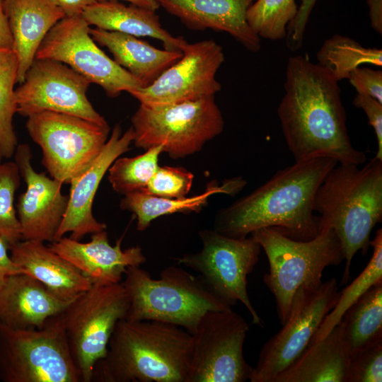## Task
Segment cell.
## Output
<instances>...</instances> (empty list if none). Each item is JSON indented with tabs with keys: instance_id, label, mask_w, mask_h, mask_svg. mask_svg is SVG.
Instances as JSON below:
<instances>
[{
	"instance_id": "obj_1",
	"label": "cell",
	"mask_w": 382,
	"mask_h": 382,
	"mask_svg": "<svg viewBox=\"0 0 382 382\" xmlns=\"http://www.w3.org/2000/svg\"><path fill=\"white\" fill-rule=\"evenodd\" d=\"M338 82L307 55L289 58L284 94L277 112L295 161L324 156L337 164L366 163L365 154L353 146L349 137Z\"/></svg>"
},
{
	"instance_id": "obj_2",
	"label": "cell",
	"mask_w": 382,
	"mask_h": 382,
	"mask_svg": "<svg viewBox=\"0 0 382 382\" xmlns=\"http://www.w3.org/2000/svg\"><path fill=\"white\" fill-rule=\"evenodd\" d=\"M337 164L332 158L318 156L277 170L253 192L220 209L214 229L234 238L248 237L262 228L299 241L315 238L320 231L313 210L315 195Z\"/></svg>"
},
{
	"instance_id": "obj_3",
	"label": "cell",
	"mask_w": 382,
	"mask_h": 382,
	"mask_svg": "<svg viewBox=\"0 0 382 382\" xmlns=\"http://www.w3.org/2000/svg\"><path fill=\"white\" fill-rule=\"evenodd\" d=\"M192 352V335L185 329L158 320L124 318L117 323L93 381L186 382Z\"/></svg>"
},
{
	"instance_id": "obj_4",
	"label": "cell",
	"mask_w": 382,
	"mask_h": 382,
	"mask_svg": "<svg viewBox=\"0 0 382 382\" xmlns=\"http://www.w3.org/2000/svg\"><path fill=\"white\" fill-rule=\"evenodd\" d=\"M359 166L337 164L319 185L313 203L320 228H332L340 240L345 260L342 285L349 279L354 256L366 254L371 231L382 221V160L374 157Z\"/></svg>"
},
{
	"instance_id": "obj_5",
	"label": "cell",
	"mask_w": 382,
	"mask_h": 382,
	"mask_svg": "<svg viewBox=\"0 0 382 382\" xmlns=\"http://www.w3.org/2000/svg\"><path fill=\"white\" fill-rule=\"evenodd\" d=\"M124 276L121 283L129 298L125 318L129 320L165 322L192 334L207 312L232 309L198 275L180 266L166 267L158 279L152 278L140 266H129Z\"/></svg>"
},
{
	"instance_id": "obj_6",
	"label": "cell",
	"mask_w": 382,
	"mask_h": 382,
	"mask_svg": "<svg viewBox=\"0 0 382 382\" xmlns=\"http://www.w3.org/2000/svg\"><path fill=\"white\" fill-rule=\"evenodd\" d=\"M250 236L267 257L269 272L263 281L275 298L282 325L289 318L296 291L320 286L324 270L344 260L340 240L328 226L321 227L318 235L308 241L291 238L272 228L257 229Z\"/></svg>"
},
{
	"instance_id": "obj_7",
	"label": "cell",
	"mask_w": 382,
	"mask_h": 382,
	"mask_svg": "<svg viewBox=\"0 0 382 382\" xmlns=\"http://www.w3.org/2000/svg\"><path fill=\"white\" fill-rule=\"evenodd\" d=\"M131 122L136 147L161 146L173 159L200 151L224 127L215 97L156 107L140 104Z\"/></svg>"
},
{
	"instance_id": "obj_8",
	"label": "cell",
	"mask_w": 382,
	"mask_h": 382,
	"mask_svg": "<svg viewBox=\"0 0 382 382\" xmlns=\"http://www.w3.org/2000/svg\"><path fill=\"white\" fill-rule=\"evenodd\" d=\"M61 313L50 318L40 328L14 329L0 323L2 381H81Z\"/></svg>"
},
{
	"instance_id": "obj_9",
	"label": "cell",
	"mask_w": 382,
	"mask_h": 382,
	"mask_svg": "<svg viewBox=\"0 0 382 382\" xmlns=\"http://www.w3.org/2000/svg\"><path fill=\"white\" fill-rule=\"evenodd\" d=\"M129 301L121 282L92 284L61 313L69 347L81 382L93 381L97 363L108 352L117 323L126 318Z\"/></svg>"
},
{
	"instance_id": "obj_10",
	"label": "cell",
	"mask_w": 382,
	"mask_h": 382,
	"mask_svg": "<svg viewBox=\"0 0 382 382\" xmlns=\"http://www.w3.org/2000/svg\"><path fill=\"white\" fill-rule=\"evenodd\" d=\"M198 236L201 250L175 258L177 264L197 272L209 289L229 306L241 302L253 323L262 327L247 290V277L259 261L260 245L250 236L234 238L214 229L200 230Z\"/></svg>"
},
{
	"instance_id": "obj_11",
	"label": "cell",
	"mask_w": 382,
	"mask_h": 382,
	"mask_svg": "<svg viewBox=\"0 0 382 382\" xmlns=\"http://www.w3.org/2000/svg\"><path fill=\"white\" fill-rule=\"evenodd\" d=\"M29 136L42 150V164L50 177L63 184L85 170L105 144L110 127L50 111L28 117Z\"/></svg>"
},
{
	"instance_id": "obj_12",
	"label": "cell",
	"mask_w": 382,
	"mask_h": 382,
	"mask_svg": "<svg viewBox=\"0 0 382 382\" xmlns=\"http://www.w3.org/2000/svg\"><path fill=\"white\" fill-rule=\"evenodd\" d=\"M249 325L232 309L207 312L192 335L186 382H245L253 368L243 355Z\"/></svg>"
},
{
	"instance_id": "obj_13",
	"label": "cell",
	"mask_w": 382,
	"mask_h": 382,
	"mask_svg": "<svg viewBox=\"0 0 382 382\" xmlns=\"http://www.w3.org/2000/svg\"><path fill=\"white\" fill-rule=\"evenodd\" d=\"M332 277L318 287L301 286L293 299L290 314L282 328L262 347L250 382H273L309 345L339 296Z\"/></svg>"
},
{
	"instance_id": "obj_14",
	"label": "cell",
	"mask_w": 382,
	"mask_h": 382,
	"mask_svg": "<svg viewBox=\"0 0 382 382\" xmlns=\"http://www.w3.org/2000/svg\"><path fill=\"white\" fill-rule=\"evenodd\" d=\"M82 15L64 16L47 33L35 58L61 62L100 86L109 97L144 88L142 83L110 58L89 33Z\"/></svg>"
},
{
	"instance_id": "obj_15",
	"label": "cell",
	"mask_w": 382,
	"mask_h": 382,
	"mask_svg": "<svg viewBox=\"0 0 382 382\" xmlns=\"http://www.w3.org/2000/svg\"><path fill=\"white\" fill-rule=\"evenodd\" d=\"M90 83L61 62L35 58L24 81L15 89L17 112L28 117L43 111L55 112L109 127L86 96Z\"/></svg>"
},
{
	"instance_id": "obj_16",
	"label": "cell",
	"mask_w": 382,
	"mask_h": 382,
	"mask_svg": "<svg viewBox=\"0 0 382 382\" xmlns=\"http://www.w3.org/2000/svg\"><path fill=\"white\" fill-rule=\"evenodd\" d=\"M181 51L182 57L151 85L129 93L149 107L215 97L221 88L216 74L225 60L221 46L213 40L186 42Z\"/></svg>"
},
{
	"instance_id": "obj_17",
	"label": "cell",
	"mask_w": 382,
	"mask_h": 382,
	"mask_svg": "<svg viewBox=\"0 0 382 382\" xmlns=\"http://www.w3.org/2000/svg\"><path fill=\"white\" fill-rule=\"evenodd\" d=\"M21 178L26 185L16 203L22 240L50 243L66 211L69 195L62 192V183L35 171L32 165V151L26 144L18 145L14 154Z\"/></svg>"
},
{
	"instance_id": "obj_18",
	"label": "cell",
	"mask_w": 382,
	"mask_h": 382,
	"mask_svg": "<svg viewBox=\"0 0 382 382\" xmlns=\"http://www.w3.org/2000/svg\"><path fill=\"white\" fill-rule=\"evenodd\" d=\"M134 132L132 127L124 133L120 125L112 129L100 153L91 165L72 179L66 211L56 234V241L70 233V238L80 241L87 234L106 229L93 214V204L99 185L112 163L130 150Z\"/></svg>"
},
{
	"instance_id": "obj_19",
	"label": "cell",
	"mask_w": 382,
	"mask_h": 382,
	"mask_svg": "<svg viewBox=\"0 0 382 382\" xmlns=\"http://www.w3.org/2000/svg\"><path fill=\"white\" fill-rule=\"evenodd\" d=\"M122 237L111 245L105 229L92 233L87 243L63 236L49 246L72 263L93 284H109L121 282L128 267L140 266L146 261L140 246L122 249Z\"/></svg>"
},
{
	"instance_id": "obj_20",
	"label": "cell",
	"mask_w": 382,
	"mask_h": 382,
	"mask_svg": "<svg viewBox=\"0 0 382 382\" xmlns=\"http://www.w3.org/2000/svg\"><path fill=\"white\" fill-rule=\"evenodd\" d=\"M187 28L228 33L247 50L260 49V38L248 23V8L255 0H156Z\"/></svg>"
},
{
	"instance_id": "obj_21",
	"label": "cell",
	"mask_w": 382,
	"mask_h": 382,
	"mask_svg": "<svg viewBox=\"0 0 382 382\" xmlns=\"http://www.w3.org/2000/svg\"><path fill=\"white\" fill-rule=\"evenodd\" d=\"M69 303L26 273L12 274L0 280V323L11 328H40Z\"/></svg>"
},
{
	"instance_id": "obj_22",
	"label": "cell",
	"mask_w": 382,
	"mask_h": 382,
	"mask_svg": "<svg viewBox=\"0 0 382 382\" xmlns=\"http://www.w3.org/2000/svg\"><path fill=\"white\" fill-rule=\"evenodd\" d=\"M12 260L59 299L71 302L88 290L92 282L72 263L44 242L21 240L9 247Z\"/></svg>"
},
{
	"instance_id": "obj_23",
	"label": "cell",
	"mask_w": 382,
	"mask_h": 382,
	"mask_svg": "<svg viewBox=\"0 0 382 382\" xmlns=\"http://www.w3.org/2000/svg\"><path fill=\"white\" fill-rule=\"evenodd\" d=\"M2 4L18 62L16 82L21 83L43 39L65 14L45 0H2Z\"/></svg>"
},
{
	"instance_id": "obj_24",
	"label": "cell",
	"mask_w": 382,
	"mask_h": 382,
	"mask_svg": "<svg viewBox=\"0 0 382 382\" xmlns=\"http://www.w3.org/2000/svg\"><path fill=\"white\" fill-rule=\"evenodd\" d=\"M95 42L108 49L114 60L139 80L144 87L151 85L183 56L180 50L158 49L134 35L91 28Z\"/></svg>"
},
{
	"instance_id": "obj_25",
	"label": "cell",
	"mask_w": 382,
	"mask_h": 382,
	"mask_svg": "<svg viewBox=\"0 0 382 382\" xmlns=\"http://www.w3.org/2000/svg\"><path fill=\"white\" fill-rule=\"evenodd\" d=\"M349 361L337 323L322 340L310 343L273 382H345Z\"/></svg>"
},
{
	"instance_id": "obj_26",
	"label": "cell",
	"mask_w": 382,
	"mask_h": 382,
	"mask_svg": "<svg viewBox=\"0 0 382 382\" xmlns=\"http://www.w3.org/2000/svg\"><path fill=\"white\" fill-rule=\"evenodd\" d=\"M82 16L91 25L135 37H149L162 42L168 50H180L187 42L164 29L155 11L135 5L126 6L117 1L96 2L87 7Z\"/></svg>"
},
{
	"instance_id": "obj_27",
	"label": "cell",
	"mask_w": 382,
	"mask_h": 382,
	"mask_svg": "<svg viewBox=\"0 0 382 382\" xmlns=\"http://www.w3.org/2000/svg\"><path fill=\"white\" fill-rule=\"evenodd\" d=\"M246 183V180L241 176L226 179L221 185L212 180L207 184L203 192L180 198L161 197L139 190L125 195L120 200V207L133 213L137 218V229L144 231L154 219L161 216L200 212L207 204L208 199L215 194L235 196L243 190Z\"/></svg>"
},
{
	"instance_id": "obj_28",
	"label": "cell",
	"mask_w": 382,
	"mask_h": 382,
	"mask_svg": "<svg viewBox=\"0 0 382 382\" xmlns=\"http://www.w3.org/2000/svg\"><path fill=\"white\" fill-rule=\"evenodd\" d=\"M338 323L349 358L382 340V281L371 286L352 304Z\"/></svg>"
},
{
	"instance_id": "obj_29",
	"label": "cell",
	"mask_w": 382,
	"mask_h": 382,
	"mask_svg": "<svg viewBox=\"0 0 382 382\" xmlns=\"http://www.w3.org/2000/svg\"><path fill=\"white\" fill-rule=\"evenodd\" d=\"M318 64L337 81L362 64L382 66V50L366 47L352 38L334 35L324 41L316 54Z\"/></svg>"
},
{
	"instance_id": "obj_30",
	"label": "cell",
	"mask_w": 382,
	"mask_h": 382,
	"mask_svg": "<svg viewBox=\"0 0 382 382\" xmlns=\"http://www.w3.org/2000/svg\"><path fill=\"white\" fill-rule=\"evenodd\" d=\"M370 246L373 248V253L367 265L351 284L339 293L334 307L324 318L310 343L325 337L339 323L343 314L352 304L371 286L382 281L381 228L376 232L374 238L370 241Z\"/></svg>"
},
{
	"instance_id": "obj_31",
	"label": "cell",
	"mask_w": 382,
	"mask_h": 382,
	"mask_svg": "<svg viewBox=\"0 0 382 382\" xmlns=\"http://www.w3.org/2000/svg\"><path fill=\"white\" fill-rule=\"evenodd\" d=\"M17 71L13 50L0 49V151L5 158L13 157L18 145L13 125L17 112L14 89Z\"/></svg>"
},
{
	"instance_id": "obj_32",
	"label": "cell",
	"mask_w": 382,
	"mask_h": 382,
	"mask_svg": "<svg viewBox=\"0 0 382 382\" xmlns=\"http://www.w3.org/2000/svg\"><path fill=\"white\" fill-rule=\"evenodd\" d=\"M161 146H154L134 157H119L108 169V180L117 193L123 195L144 190L158 168Z\"/></svg>"
},
{
	"instance_id": "obj_33",
	"label": "cell",
	"mask_w": 382,
	"mask_h": 382,
	"mask_svg": "<svg viewBox=\"0 0 382 382\" xmlns=\"http://www.w3.org/2000/svg\"><path fill=\"white\" fill-rule=\"evenodd\" d=\"M298 11L295 0H255L248 8L246 18L260 38L283 39L286 28Z\"/></svg>"
},
{
	"instance_id": "obj_34",
	"label": "cell",
	"mask_w": 382,
	"mask_h": 382,
	"mask_svg": "<svg viewBox=\"0 0 382 382\" xmlns=\"http://www.w3.org/2000/svg\"><path fill=\"white\" fill-rule=\"evenodd\" d=\"M21 178L15 161L0 162V236L9 247L22 240L21 224L14 204Z\"/></svg>"
},
{
	"instance_id": "obj_35",
	"label": "cell",
	"mask_w": 382,
	"mask_h": 382,
	"mask_svg": "<svg viewBox=\"0 0 382 382\" xmlns=\"http://www.w3.org/2000/svg\"><path fill=\"white\" fill-rule=\"evenodd\" d=\"M193 180V173L185 168L159 166L142 191L161 197H183L190 192Z\"/></svg>"
},
{
	"instance_id": "obj_36",
	"label": "cell",
	"mask_w": 382,
	"mask_h": 382,
	"mask_svg": "<svg viewBox=\"0 0 382 382\" xmlns=\"http://www.w3.org/2000/svg\"><path fill=\"white\" fill-rule=\"evenodd\" d=\"M382 381V340L349 358L345 382Z\"/></svg>"
},
{
	"instance_id": "obj_37",
	"label": "cell",
	"mask_w": 382,
	"mask_h": 382,
	"mask_svg": "<svg viewBox=\"0 0 382 382\" xmlns=\"http://www.w3.org/2000/svg\"><path fill=\"white\" fill-rule=\"evenodd\" d=\"M350 84L357 94L369 96L382 103V71L359 66L349 75Z\"/></svg>"
},
{
	"instance_id": "obj_38",
	"label": "cell",
	"mask_w": 382,
	"mask_h": 382,
	"mask_svg": "<svg viewBox=\"0 0 382 382\" xmlns=\"http://www.w3.org/2000/svg\"><path fill=\"white\" fill-rule=\"evenodd\" d=\"M317 0H301L294 18L286 28V42L288 49L299 50L303 43L306 27Z\"/></svg>"
},
{
	"instance_id": "obj_39",
	"label": "cell",
	"mask_w": 382,
	"mask_h": 382,
	"mask_svg": "<svg viewBox=\"0 0 382 382\" xmlns=\"http://www.w3.org/2000/svg\"><path fill=\"white\" fill-rule=\"evenodd\" d=\"M353 104L364 111L369 125L374 129L378 144L375 157L382 160V103L369 96L357 93Z\"/></svg>"
},
{
	"instance_id": "obj_40",
	"label": "cell",
	"mask_w": 382,
	"mask_h": 382,
	"mask_svg": "<svg viewBox=\"0 0 382 382\" xmlns=\"http://www.w3.org/2000/svg\"><path fill=\"white\" fill-rule=\"evenodd\" d=\"M50 4L59 8L65 16L81 15L89 6L95 4L96 0H45Z\"/></svg>"
},
{
	"instance_id": "obj_41",
	"label": "cell",
	"mask_w": 382,
	"mask_h": 382,
	"mask_svg": "<svg viewBox=\"0 0 382 382\" xmlns=\"http://www.w3.org/2000/svg\"><path fill=\"white\" fill-rule=\"evenodd\" d=\"M9 251V245L0 236V280L5 277L23 272V270L12 260Z\"/></svg>"
},
{
	"instance_id": "obj_42",
	"label": "cell",
	"mask_w": 382,
	"mask_h": 382,
	"mask_svg": "<svg viewBox=\"0 0 382 382\" xmlns=\"http://www.w3.org/2000/svg\"><path fill=\"white\" fill-rule=\"evenodd\" d=\"M0 49H13V38L8 20L0 0Z\"/></svg>"
},
{
	"instance_id": "obj_43",
	"label": "cell",
	"mask_w": 382,
	"mask_h": 382,
	"mask_svg": "<svg viewBox=\"0 0 382 382\" xmlns=\"http://www.w3.org/2000/svg\"><path fill=\"white\" fill-rule=\"evenodd\" d=\"M369 13L371 27L378 33H382V0H367Z\"/></svg>"
},
{
	"instance_id": "obj_44",
	"label": "cell",
	"mask_w": 382,
	"mask_h": 382,
	"mask_svg": "<svg viewBox=\"0 0 382 382\" xmlns=\"http://www.w3.org/2000/svg\"><path fill=\"white\" fill-rule=\"evenodd\" d=\"M110 1H126L130 2L133 5L153 10L155 11L160 7V5L156 0H96V1L98 2Z\"/></svg>"
},
{
	"instance_id": "obj_45",
	"label": "cell",
	"mask_w": 382,
	"mask_h": 382,
	"mask_svg": "<svg viewBox=\"0 0 382 382\" xmlns=\"http://www.w3.org/2000/svg\"><path fill=\"white\" fill-rule=\"evenodd\" d=\"M2 158H3V156L1 155V151H0V162L1 161Z\"/></svg>"
}]
</instances>
